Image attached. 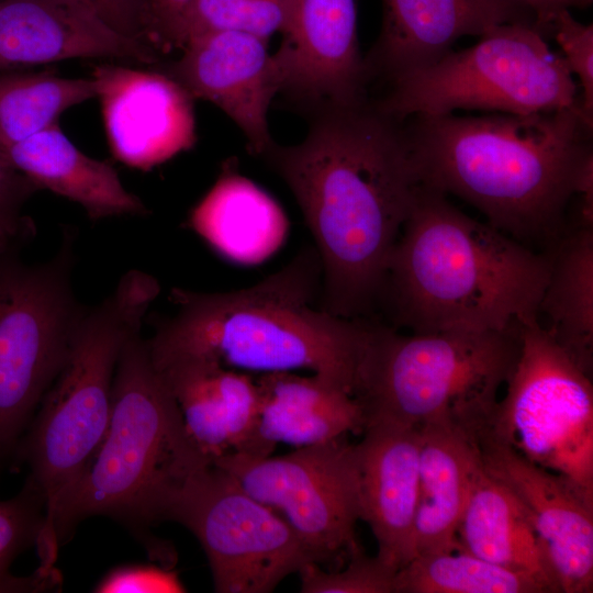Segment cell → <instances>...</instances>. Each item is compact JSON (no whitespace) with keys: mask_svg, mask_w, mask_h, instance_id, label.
<instances>
[{"mask_svg":"<svg viewBox=\"0 0 593 593\" xmlns=\"http://www.w3.org/2000/svg\"><path fill=\"white\" fill-rule=\"evenodd\" d=\"M40 189L10 165L0 152V227L23 242L34 234V225L22 211Z\"/></svg>","mask_w":593,"mask_h":593,"instance_id":"d6a6232c","label":"cell"},{"mask_svg":"<svg viewBox=\"0 0 593 593\" xmlns=\"http://www.w3.org/2000/svg\"><path fill=\"white\" fill-rule=\"evenodd\" d=\"M419 429L418 497L414 557L457 550V528L478 461L473 439L460 426L428 423Z\"/></svg>","mask_w":593,"mask_h":593,"instance_id":"603a6c76","label":"cell"},{"mask_svg":"<svg viewBox=\"0 0 593 593\" xmlns=\"http://www.w3.org/2000/svg\"><path fill=\"white\" fill-rule=\"evenodd\" d=\"M167 521L199 540L219 593H269L304 564L317 563L279 514L213 461L186 483Z\"/></svg>","mask_w":593,"mask_h":593,"instance_id":"8fae6325","label":"cell"},{"mask_svg":"<svg viewBox=\"0 0 593 593\" xmlns=\"http://www.w3.org/2000/svg\"><path fill=\"white\" fill-rule=\"evenodd\" d=\"M418 183L478 209L488 224L527 246H548L584 164L593 158L580 105L532 114L455 113L403 120Z\"/></svg>","mask_w":593,"mask_h":593,"instance_id":"7a4b0ae2","label":"cell"},{"mask_svg":"<svg viewBox=\"0 0 593 593\" xmlns=\"http://www.w3.org/2000/svg\"><path fill=\"white\" fill-rule=\"evenodd\" d=\"M519 353L486 429L533 463L593 495V388L590 376L537 316L519 324Z\"/></svg>","mask_w":593,"mask_h":593,"instance_id":"30bf717a","label":"cell"},{"mask_svg":"<svg viewBox=\"0 0 593 593\" xmlns=\"http://www.w3.org/2000/svg\"><path fill=\"white\" fill-rule=\"evenodd\" d=\"M155 368L174 394L189 435L204 455L213 460L248 451L259 412L255 379L201 359H179Z\"/></svg>","mask_w":593,"mask_h":593,"instance_id":"ffe728a7","label":"cell"},{"mask_svg":"<svg viewBox=\"0 0 593 593\" xmlns=\"http://www.w3.org/2000/svg\"><path fill=\"white\" fill-rule=\"evenodd\" d=\"M194 99L220 108L261 156L273 143L268 110L282 79L268 41L239 32H215L187 43L166 72Z\"/></svg>","mask_w":593,"mask_h":593,"instance_id":"9a60e30c","label":"cell"},{"mask_svg":"<svg viewBox=\"0 0 593 593\" xmlns=\"http://www.w3.org/2000/svg\"><path fill=\"white\" fill-rule=\"evenodd\" d=\"M533 9L537 18V27L539 32L548 35L549 23L552 18L562 10L572 8L583 9L591 5L593 0H525Z\"/></svg>","mask_w":593,"mask_h":593,"instance_id":"8d00e7d4","label":"cell"},{"mask_svg":"<svg viewBox=\"0 0 593 593\" xmlns=\"http://www.w3.org/2000/svg\"><path fill=\"white\" fill-rule=\"evenodd\" d=\"M160 292L158 280L126 271L114 290L87 310L65 360L38 404L15 454L44 501L45 523L36 544L42 566H55V522L90 467L107 434L115 367L125 343L141 332Z\"/></svg>","mask_w":593,"mask_h":593,"instance_id":"5b68a950","label":"cell"},{"mask_svg":"<svg viewBox=\"0 0 593 593\" xmlns=\"http://www.w3.org/2000/svg\"><path fill=\"white\" fill-rule=\"evenodd\" d=\"M75 238L67 228L44 262L0 253V465L15 454L87 311L71 282Z\"/></svg>","mask_w":593,"mask_h":593,"instance_id":"9c48e42d","label":"cell"},{"mask_svg":"<svg viewBox=\"0 0 593 593\" xmlns=\"http://www.w3.org/2000/svg\"><path fill=\"white\" fill-rule=\"evenodd\" d=\"M91 77L110 149L124 165L149 170L194 145L193 99L167 74L101 64Z\"/></svg>","mask_w":593,"mask_h":593,"instance_id":"2e32d148","label":"cell"},{"mask_svg":"<svg viewBox=\"0 0 593 593\" xmlns=\"http://www.w3.org/2000/svg\"><path fill=\"white\" fill-rule=\"evenodd\" d=\"M212 461L189 435L146 339L136 333L115 367L104 439L55 522L58 546L92 515L110 516L136 533L167 521L186 483Z\"/></svg>","mask_w":593,"mask_h":593,"instance_id":"8992f818","label":"cell"},{"mask_svg":"<svg viewBox=\"0 0 593 593\" xmlns=\"http://www.w3.org/2000/svg\"><path fill=\"white\" fill-rule=\"evenodd\" d=\"M303 141L261 155L293 193L321 262V305L349 320L379 303L419 186L403 121L369 99L312 115Z\"/></svg>","mask_w":593,"mask_h":593,"instance_id":"6da1fadb","label":"cell"},{"mask_svg":"<svg viewBox=\"0 0 593 593\" xmlns=\"http://www.w3.org/2000/svg\"><path fill=\"white\" fill-rule=\"evenodd\" d=\"M255 381L258 423L244 455L268 457L279 443L299 448L363 429L362 409L353 393L321 376L280 371L261 373Z\"/></svg>","mask_w":593,"mask_h":593,"instance_id":"44dd1931","label":"cell"},{"mask_svg":"<svg viewBox=\"0 0 593 593\" xmlns=\"http://www.w3.org/2000/svg\"><path fill=\"white\" fill-rule=\"evenodd\" d=\"M191 1L143 0L144 38L158 54L168 53L171 30Z\"/></svg>","mask_w":593,"mask_h":593,"instance_id":"e575fe53","label":"cell"},{"mask_svg":"<svg viewBox=\"0 0 593 593\" xmlns=\"http://www.w3.org/2000/svg\"><path fill=\"white\" fill-rule=\"evenodd\" d=\"M537 577L461 550L414 557L395 575L394 593H548Z\"/></svg>","mask_w":593,"mask_h":593,"instance_id":"83f0119b","label":"cell"},{"mask_svg":"<svg viewBox=\"0 0 593 593\" xmlns=\"http://www.w3.org/2000/svg\"><path fill=\"white\" fill-rule=\"evenodd\" d=\"M97 97L91 78L0 71V152L57 123L67 109Z\"/></svg>","mask_w":593,"mask_h":593,"instance_id":"4316f807","label":"cell"},{"mask_svg":"<svg viewBox=\"0 0 593 593\" xmlns=\"http://www.w3.org/2000/svg\"><path fill=\"white\" fill-rule=\"evenodd\" d=\"M321 270L317 251L309 246L248 288H172L175 314L146 339L154 366L201 359L243 372L309 369L354 395L370 322L314 305Z\"/></svg>","mask_w":593,"mask_h":593,"instance_id":"3957f363","label":"cell"},{"mask_svg":"<svg viewBox=\"0 0 593 593\" xmlns=\"http://www.w3.org/2000/svg\"><path fill=\"white\" fill-rule=\"evenodd\" d=\"M98 593H179L186 588L172 568L127 564L111 570L96 585Z\"/></svg>","mask_w":593,"mask_h":593,"instance_id":"836d02e7","label":"cell"},{"mask_svg":"<svg viewBox=\"0 0 593 593\" xmlns=\"http://www.w3.org/2000/svg\"><path fill=\"white\" fill-rule=\"evenodd\" d=\"M1 153L40 190L78 203L92 221L148 213L142 200L125 189L116 169L82 153L58 123Z\"/></svg>","mask_w":593,"mask_h":593,"instance_id":"7402d4cb","label":"cell"},{"mask_svg":"<svg viewBox=\"0 0 593 593\" xmlns=\"http://www.w3.org/2000/svg\"><path fill=\"white\" fill-rule=\"evenodd\" d=\"M362 430L356 445L361 519L377 540L376 556L400 570L414 558L419 429L376 423Z\"/></svg>","mask_w":593,"mask_h":593,"instance_id":"d6986e66","label":"cell"},{"mask_svg":"<svg viewBox=\"0 0 593 593\" xmlns=\"http://www.w3.org/2000/svg\"><path fill=\"white\" fill-rule=\"evenodd\" d=\"M457 550L533 574L556 593L525 507L506 485L483 468L479 454L457 528Z\"/></svg>","mask_w":593,"mask_h":593,"instance_id":"d4e9b609","label":"cell"},{"mask_svg":"<svg viewBox=\"0 0 593 593\" xmlns=\"http://www.w3.org/2000/svg\"><path fill=\"white\" fill-rule=\"evenodd\" d=\"M483 468L525 507L556 593L593 590V495L546 470L482 426L469 434Z\"/></svg>","mask_w":593,"mask_h":593,"instance_id":"4fadbf2b","label":"cell"},{"mask_svg":"<svg viewBox=\"0 0 593 593\" xmlns=\"http://www.w3.org/2000/svg\"><path fill=\"white\" fill-rule=\"evenodd\" d=\"M549 276L537 321L589 376L593 361V228L567 227L546 247Z\"/></svg>","mask_w":593,"mask_h":593,"instance_id":"484cf974","label":"cell"},{"mask_svg":"<svg viewBox=\"0 0 593 593\" xmlns=\"http://www.w3.org/2000/svg\"><path fill=\"white\" fill-rule=\"evenodd\" d=\"M74 58L155 64L159 55L78 2L0 0V71Z\"/></svg>","mask_w":593,"mask_h":593,"instance_id":"ac0fdd59","label":"cell"},{"mask_svg":"<svg viewBox=\"0 0 593 593\" xmlns=\"http://www.w3.org/2000/svg\"><path fill=\"white\" fill-rule=\"evenodd\" d=\"M44 523V501L30 479L15 496L0 501V593L46 592L60 586L56 568L38 567L27 577L15 575L10 570L22 551L36 546Z\"/></svg>","mask_w":593,"mask_h":593,"instance_id":"f546056e","label":"cell"},{"mask_svg":"<svg viewBox=\"0 0 593 593\" xmlns=\"http://www.w3.org/2000/svg\"><path fill=\"white\" fill-rule=\"evenodd\" d=\"M513 23L538 30L525 0H382L380 34L365 56L370 80L389 83L435 64L462 36Z\"/></svg>","mask_w":593,"mask_h":593,"instance_id":"e0dca14e","label":"cell"},{"mask_svg":"<svg viewBox=\"0 0 593 593\" xmlns=\"http://www.w3.org/2000/svg\"><path fill=\"white\" fill-rule=\"evenodd\" d=\"M342 571H325L315 562L299 571L302 593H394L398 570L377 556H367L358 545Z\"/></svg>","mask_w":593,"mask_h":593,"instance_id":"4dcf8cb0","label":"cell"},{"mask_svg":"<svg viewBox=\"0 0 593 593\" xmlns=\"http://www.w3.org/2000/svg\"><path fill=\"white\" fill-rule=\"evenodd\" d=\"M71 1L78 2L92 10L119 33L145 42L143 30V0Z\"/></svg>","mask_w":593,"mask_h":593,"instance_id":"d590c367","label":"cell"},{"mask_svg":"<svg viewBox=\"0 0 593 593\" xmlns=\"http://www.w3.org/2000/svg\"><path fill=\"white\" fill-rule=\"evenodd\" d=\"M548 34L555 36L568 69L580 80V110L593 125V24L580 23L570 10H562L550 21Z\"/></svg>","mask_w":593,"mask_h":593,"instance_id":"1f68e13d","label":"cell"},{"mask_svg":"<svg viewBox=\"0 0 593 593\" xmlns=\"http://www.w3.org/2000/svg\"><path fill=\"white\" fill-rule=\"evenodd\" d=\"M213 462L279 514L318 564L358 546L361 519L356 445L345 436L278 457L227 454Z\"/></svg>","mask_w":593,"mask_h":593,"instance_id":"7c38bea8","label":"cell"},{"mask_svg":"<svg viewBox=\"0 0 593 593\" xmlns=\"http://www.w3.org/2000/svg\"><path fill=\"white\" fill-rule=\"evenodd\" d=\"M21 243V240L0 227V253L11 248H16V245Z\"/></svg>","mask_w":593,"mask_h":593,"instance_id":"74e56055","label":"cell"},{"mask_svg":"<svg viewBox=\"0 0 593 593\" xmlns=\"http://www.w3.org/2000/svg\"><path fill=\"white\" fill-rule=\"evenodd\" d=\"M549 276L536 253L419 184L378 304L411 333L507 331L537 309Z\"/></svg>","mask_w":593,"mask_h":593,"instance_id":"277c9868","label":"cell"},{"mask_svg":"<svg viewBox=\"0 0 593 593\" xmlns=\"http://www.w3.org/2000/svg\"><path fill=\"white\" fill-rule=\"evenodd\" d=\"M189 225L214 251L242 265L272 256L289 226L277 201L230 163L192 209Z\"/></svg>","mask_w":593,"mask_h":593,"instance_id":"cb8c5ba5","label":"cell"},{"mask_svg":"<svg viewBox=\"0 0 593 593\" xmlns=\"http://www.w3.org/2000/svg\"><path fill=\"white\" fill-rule=\"evenodd\" d=\"M358 0H293L273 53L281 91L314 115L367 101L371 83L357 32Z\"/></svg>","mask_w":593,"mask_h":593,"instance_id":"5bb4252c","label":"cell"},{"mask_svg":"<svg viewBox=\"0 0 593 593\" xmlns=\"http://www.w3.org/2000/svg\"><path fill=\"white\" fill-rule=\"evenodd\" d=\"M521 324V323H519ZM519 325L507 331L402 334L370 323L354 396L365 425L461 428L490 419L518 357Z\"/></svg>","mask_w":593,"mask_h":593,"instance_id":"52a82bcc","label":"cell"},{"mask_svg":"<svg viewBox=\"0 0 593 593\" xmlns=\"http://www.w3.org/2000/svg\"><path fill=\"white\" fill-rule=\"evenodd\" d=\"M403 121L456 110L532 114L580 105L562 56L533 25H499L472 46L450 51L435 64L405 74L373 101Z\"/></svg>","mask_w":593,"mask_h":593,"instance_id":"ba28073f","label":"cell"},{"mask_svg":"<svg viewBox=\"0 0 593 593\" xmlns=\"http://www.w3.org/2000/svg\"><path fill=\"white\" fill-rule=\"evenodd\" d=\"M293 0H192L176 21L168 53L199 36L215 32L246 33L265 41L282 33Z\"/></svg>","mask_w":593,"mask_h":593,"instance_id":"f1b7e54d","label":"cell"}]
</instances>
